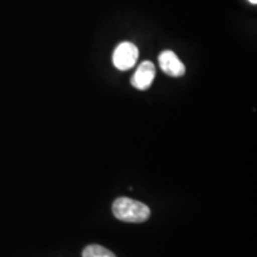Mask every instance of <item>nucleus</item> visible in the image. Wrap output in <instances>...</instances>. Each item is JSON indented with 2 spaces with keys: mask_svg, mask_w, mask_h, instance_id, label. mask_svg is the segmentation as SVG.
<instances>
[{
  "mask_svg": "<svg viewBox=\"0 0 257 257\" xmlns=\"http://www.w3.org/2000/svg\"><path fill=\"white\" fill-rule=\"evenodd\" d=\"M138 57H140V50L131 42H123L118 44L113 51V61L114 67L119 70H128L136 66Z\"/></svg>",
  "mask_w": 257,
  "mask_h": 257,
  "instance_id": "obj_2",
  "label": "nucleus"
},
{
  "mask_svg": "<svg viewBox=\"0 0 257 257\" xmlns=\"http://www.w3.org/2000/svg\"><path fill=\"white\" fill-rule=\"evenodd\" d=\"M155 64L152 61H144V62L140 63L133 78H131V85L140 91H146V89L150 88L154 80H155Z\"/></svg>",
  "mask_w": 257,
  "mask_h": 257,
  "instance_id": "obj_4",
  "label": "nucleus"
},
{
  "mask_svg": "<svg viewBox=\"0 0 257 257\" xmlns=\"http://www.w3.org/2000/svg\"><path fill=\"white\" fill-rule=\"evenodd\" d=\"M112 211L117 219L126 223H143L150 217V208L146 204L124 197L115 199Z\"/></svg>",
  "mask_w": 257,
  "mask_h": 257,
  "instance_id": "obj_1",
  "label": "nucleus"
},
{
  "mask_svg": "<svg viewBox=\"0 0 257 257\" xmlns=\"http://www.w3.org/2000/svg\"><path fill=\"white\" fill-rule=\"evenodd\" d=\"M249 3H251V4L256 5L257 4V0H249Z\"/></svg>",
  "mask_w": 257,
  "mask_h": 257,
  "instance_id": "obj_6",
  "label": "nucleus"
},
{
  "mask_svg": "<svg viewBox=\"0 0 257 257\" xmlns=\"http://www.w3.org/2000/svg\"><path fill=\"white\" fill-rule=\"evenodd\" d=\"M159 66L163 73L172 78H181L186 73L185 64L172 50H165L160 54Z\"/></svg>",
  "mask_w": 257,
  "mask_h": 257,
  "instance_id": "obj_3",
  "label": "nucleus"
},
{
  "mask_svg": "<svg viewBox=\"0 0 257 257\" xmlns=\"http://www.w3.org/2000/svg\"><path fill=\"white\" fill-rule=\"evenodd\" d=\"M82 257H115V255L108 249L98 244L86 246L82 251Z\"/></svg>",
  "mask_w": 257,
  "mask_h": 257,
  "instance_id": "obj_5",
  "label": "nucleus"
}]
</instances>
